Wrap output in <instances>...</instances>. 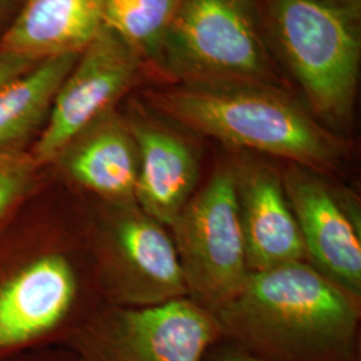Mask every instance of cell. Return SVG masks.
I'll return each instance as SVG.
<instances>
[{
	"label": "cell",
	"mask_w": 361,
	"mask_h": 361,
	"mask_svg": "<svg viewBox=\"0 0 361 361\" xmlns=\"http://www.w3.org/2000/svg\"><path fill=\"white\" fill-rule=\"evenodd\" d=\"M221 337L271 361H359V298L305 259L250 271L213 313Z\"/></svg>",
	"instance_id": "cell-1"
},
{
	"label": "cell",
	"mask_w": 361,
	"mask_h": 361,
	"mask_svg": "<svg viewBox=\"0 0 361 361\" xmlns=\"http://www.w3.org/2000/svg\"><path fill=\"white\" fill-rule=\"evenodd\" d=\"M149 98L162 114L221 142L319 171L335 169L340 158L334 135L300 107L269 92L177 87L150 92Z\"/></svg>",
	"instance_id": "cell-2"
},
{
	"label": "cell",
	"mask_w": 361,
	"mask_h": 361,
	"mask_svg": "<svg viewBox=\"0 0 361 361\" xmlns=\"http://www.w3.org/2000/svg\"><path fill=\"white\" fill-rule=\"evenodd\" d=\"M237 173L219 168L170 225L188 298L212 314L250 274L237 201Z\"/></svg>",
	"instance_id": "cell-3"
},
{
	"label": "cell",
	"mask_w": 361,
	"mask_h": 361,
	"mask_svg": "<svg viewBox=\"0 0 361 361\" xmlns=\"http://www.w3.org/2000/svg\"><path fill=\"white\" fill-rule=\"evenodd\" d=\"M277 26L310 104L323 116H348L360 62L353 16L332 0H281Z\"/></svg>",
	"instance_id": "cell-4"
},
{
	"label": "cell",
	"mask_w": 361,
	"mask_h": 361,
	"mask_svg": "<svg viewBox=\"0 0 361 361\" xmlns=\"http://www.w3.org/2000/svg\"><path fill=\"white\" fill-rule=\"evenodd\" d=\"M221 340L214 316L185 297L114 310L74 345L78 361H202Z\"/></svg>",
	"instance_id": "cell-5"
},
{
	"label": "cell",
	"mask_w": 361,
	"mask_h": 361,
	"mask_svg": "<svg viewBox=\"0 0 361 361\" xmlns=\"http://www.w3.org/2000/svg\"><path fill=\"white\" fill-rule=\"evenodd\" d=\"M138 71L134 50L104 27L80 52L55 95L35 145L34 161L47 164L89 129L129 90Z\"/></svg>",
	"instance_id": "cell-6"
},
{
	"label": "cell",
	"mask_w": 361,
	"mask_h": 361,
	"mask_svg": "<svg viewBox=\"0 0 361 361\" xmlns=\"http://www.w3.org/2000/svg\"><path fill=\"white\" fill-rule=\"evenodd\" d=\"M285 195L293 212L312 267L360 298V222L355 209L323 180L301 169L285 176Z\"/></svg>",
	"instance_id": "cell-7"
},
{
	"label": "cell",
	"mask_w": 361,
	"mask_h": 361,
	"mask_svg": "<svg viewBox=\"0 0 361 361\" xmlns=\"http://www.w3.org/2000/svg\"><path fill=\"white\" fill-rule=\"evenodd\" d=\"M110 243L126 307H154L188 297L173 238L135 202L126 204L113 224Z\"/></svg>",
	"instance_id": "cell-8"
},
{
	"label": "cell",
	"mask_w": 361,
	"mask_h": 361,
	"mask_svg": "<svg viewBox=\"0 0 361 361\" xmlns=\"http://www.w3.org/2000/svg\"><path fill=\"white\" fill-rule=\"evenodd\" d=\"M173 20L176 49L189 65L232 78L261 74L257 37L237 0H185Z\"/></svg>",
	"instance_id": "cell-9"
},
{
	"label": "cell",
	"mask_w": 361,
	"mask_h": 361,
	"mask_svg": "<svg viewBox=\"0 0 361 361\" xmlns=\"http://www.w3.org/2000/svg\"><path fill=\"white\" fill-rule=\"evenodd\" d=\"M77 293L71 265L44 256L0 288V357L54 335L65 323Z\"/></svg>",
	"instance_id": "cell-10"
},
{
	"label": "cell",
	"mask_w": 361,
	"mask_h": 361,
	"mask_svg": "<svg viewBox=\"0 0 361 361\" xmlns=\"http://www.w3.org/2000/svg\"><path fill=\"white\" fill-rule=\"evenodd\" d=\"M237 173V201L250 271L305 259L296 219L285 195L283 180L269 169Z\"/></svg>",
	"instance_id": "cell-11"
},
{
	"label": "cell",
	"mask_w": 361,
	"mask_h": 361,
	"mask_svg": "<svg viewBox=\"0 0 361 361\" xmlns=\"http://www.w3.org/2000/svg\"><path fill=\"white\" fill-rule=\"evenodd\" d=\"M104 28V0H20L0 54L34 63L80 54Z\"/></svg>",
	"instance_id": "cell-12"
},
{
	"label": "cell",
	"mask_w": 361,
	"mask_h": 361,
	"mask_svg": "<svg viewBox=\"0 0 361 361\" xmlns=\"http://www.w3.org/2000/svg\"><path fill=\"white\" fill-rule=\"evenodd\" d=\"M130 131L140 158L135 202L143 213L170 226L197 186L193 152L178 135L154 123H135Z\"/></svg>",
	"instance_id": "cell-13"
},
{
	"label": "cell",
	"mask_w": 361,
	"mask_h": 361,
	"mask_svg": "<svg viewBox=\"0 0 361 361\" xmlns=\"http://www.w3.org/2000/svg\"><path fill=\"white\" fill-rule=\"evenodd\" d=\"M89 129L90 133L85 130L78 137L79 142L67 147L70 174L95 193L125 204L135 202L140 158L131 131L113 118L94 122Z\"/></svg>",
	"instance_id": "cell-14"
},
{
	"label": "cell",
	"mask_w": 361,
	"mask_h": 361,
	"mask_svg": "<svg viewBox=\"0 0 361 361\" xmlns=\"http://www.w3.org/2000/svg\"><path fill=\"white\" fill-rule=\"evenodd\" d=\"M79 55L44 59L0 87V153H10L46 123L55 95Z\"/></svg>",
	"instance_id": "cell-15"
},
{
	"label": "cell",
	"mask_w": 361,
	"mask_h": 361,
	"mask_svg": "<svg viewBox=\"0 0 361 361\" xmlns=\"http://www.w3.org/2000/svg\"><path fill=\"white\" fill-rule=\"evenodd\" d=\"M177 8V0H104V27L135 51L159 38Z\"/></svg>",
	"instance_id": "cell-16"
},
{
	"label": "cell",
	"mask_w": 361,
	"mask_h": 361,
	"mask_svg": "<svg viewBox=\"0 0 361 361\" xmlns=\"http://www.w3.org/2000/svg\"><path fill=\"white\" fill-rule=\"evenodd\" d=\"M32 162L13 152L0 153V216L25 189L32 173Z\"/></svg>",
	"instance_id": "cell-17"
},
{
	"label": "cell",
	"mask_w": 361,
	"mask_h": 361,
	"mask_svg": "<svg viewBox=\"0 0 361 361\" xmlns=\"http://www.w3.org/2000/svg\"><path fill=\"white\" fill-rule=\"evenodd\" d=\"M202 361H271L265 360L257 357L255 355H250L245 350H243L233 344L229 343H224L221 344L219 341L217 344H214L212 348L209 349Z\"/></svg>",
	"instance_id": "cell-18"
},
{
	"label": "cell",
	"mask_w": 361,
	"mask_h": 361,
	"mask_svg": "<svg viewBox=\"0 0 361 361\" xmlns=\"http://www.w3.org/2000/svg\"><path fill=\"white\" fill-rule=\"evenodd\" d=\"M37 63L27 61L19 56L0 54V87L4 86L7 82H10L13 78L26 73L31 67Z\"/></svg>",
	"instance_id": "cell-19"
},
{
	"label": "cell",
	"mask_w": 361,
	"mask_h": 361,
	"mask_svg": "<svg viewBox=\"0 0 361 361\" xmlns=\"http://www.w3.org/2000/svg\"><path fill=\"white\" fill-rule=\"evenodd\" d=\"M19 4L20 0H0V39L7 30L10 22L13 20Z\"/></svg>",
	"instance_id": "cell-20"
},
{
	"label": "cell",
	"mask_w": 361,
	"mask_h": 361,
	"mask_svg": "<svg viewBox=\"0 0 361 361\" xmlns=\"http://www.w3.org/2000/svg\"><path fill=\"white\" fill-rule=\"evenodd\" d=\"M75 361H78L77 359H75Z\"/></svg>",
	"instance_id": "cell-21"
}]
</instances>
